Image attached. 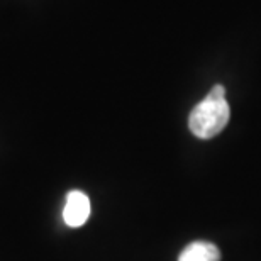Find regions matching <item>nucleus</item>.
Segmentation results:
<instances>
[{
	"label": "nucleus",
	"mask_w": 261,
	"mask_h": 261,
	"mask_svg": "<svg viewBox=\"0 0 261 261\" xmlns=\"http://www.w3.org/2000/svg\"><path fill=\"white\" fill-rule=\"evenodd\" d=\"M229 117H231V109L226 98L207 93V97L192 109L189 127L198 139H212L227 126Z\"/></svg>",
	"instance_id": "obj_1"
},
{
	"label": "nucleus",
	"mask_w": 261,
	"mask_h": 261,
	"mask_svg": "<svg viewBox=\"0 0 261 261\" xmlns=\"http://www.w3.org/2000/svg\"><path fill=\"white\" fill-rule=\"evenodd\" d=\"M178 261H221V251L212 243L195 241L180 253Z\"/></svg>",
	"instance_id": "obj_3"
},
{
	"label": "nucleus",
	"mask_w": 261,
	"mask_h": 261,
	"mask_svg": "<svg viewBox=\"0 0 261 261\" xmlns=\"http://www.w3.org/2000/svg\"><path fill=\"white\" fill-rule=\"evenodd\" d=\"M90 216V200L80 190H73L66 195V203L63 208V219L66 226L80 227L87 222Z\"/></svg>",
	"instance_id": "obj_2"
}]
</instances>
